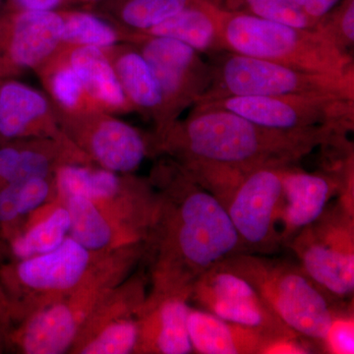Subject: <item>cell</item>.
<instances>
[{
	"label": "cell",
	"mask_w": 354,
	"mask_h": 354,
	"mask_svg": "<svg viewBox=\"0 0 354 354\" xmlns=\"http://www.w3.org/2000/svg\"><path fill=\"white\" fill-rule=\"evenodd\" d=\"M158 158L149 178L156 204L144 239L152 283L146 301L189 299L205 272L243 249L220 200L171 158Z\"/></svg>",
	"instance_id": "cell-1"
},
{
	"label": "cell",
	"mask_w": 354,
	"mask_h": 354,
	"mask_svg": "<svg viewBox=\"0 0 354 354\" xmlns=\"http://www.w3.org/2000/svg\"><path fill=\"white\" fill-rule=\"evenodd\" d=\"M337 131L348 130L272 129L227 109L195 104L187 118L152 133V157L171 158L225 205L247 174L295 165Z\"/></svg>",
	"instance_id": "cell-2"
},
{
	"label": "cell",
	"mask_w": 354,
	"mask_h": 354,
	"mask_svg": "<svg viewBox=\"0 0 354 354\" xmlns=\"http://www.w3.org/2000/svg\"><path fill=\"white\" fill-rule=\"evenodd\" d=\"M220 20L227 51L311 73L354 78L353 55L321 32L221 9Z\"/></svg>",
	"instance_id": "cell-3"
},
{
	"label": "cell",
	"mask_w": 354,
	"mask_h": 354,
	"mask_svg": "<svg viewBox=\"0 0 354 354\" xmlns=\"http://www.w3.org/2000/svg\"><path fill=\"white\" fill-rule=\"evenodd\" d=\"M221 263L250 283L281 322L299 337L324 342L342 314L299 265L252 253L235 254Z\"/></svg>",
	"instance_id": "cell-4"
},
{
	"label": "cell",
	"mask_w": 354,
	"mask_h": 354,
	"mask_svg": "<svg viewBox=\"0 0 354 354\" xmlns=\"http://www.w3.org/2000/svg\"><path fill=\"white\" fill-rule=\"evenodd\" d=\"M111 251L93 252L67 236L50 252L0 265V283L10 302L13 324L73 292L102 267Z\"/></svg>",
	"instance_id": "cell-5"
},
{
	"label": "cell",
	"mask_w": 354,
	"mask_h": 354,
	"mask_svg": "<svg viewBox=\"0 0 354 354\" xmlns=\"http://www.w3.org/2000/svg\"><path fill=\"white\" fill-rule=\"evenodd\" d=\"M211 57V83L197 104L248 95H341L354 99V78L351 77L311 73L227 50Z\"/></svg>",
	"instance_id": "cell-6"
},
{
	"label": "cell",
	"mask_w": 354,
	"mask_h": 354,
	"mask_svg": "<svg viewBox=\"0 0 354 354\" xmlns=\"http://www.w3.org/2000/svg\"><path fill=\"white\" fill-rule=\"evenodd\" d=\"M55 181L57 201L70 196L87 198L131 241L145 239L156 204L150 179L94 164H70L57 169Z\"/></svg>",
	"instance_id": "cell-7"
},
{
	"label": "cell",
	"mask_w": 354,
	"mask_h": 354,
	"mask_svg": "<svg viewBox=\"0 0 354 354\" xmlns=\"http://www.w3.org/2000/svg\"><path fill=\"white\" fill-rule=\"evenodd\" d=\"M122 281V272L118 268L102 266L67 297L16 321L9 335V351L23 354L70 353L91 312Z\"/></svg>",
	"instance_id": "cell-8"
},
{
	"label": "cell",
	"mask_w": 354,
	"mask_h": 354,
	"mask_svg": "<svg viewBox=\"0 0 354 354\" xmlns=\"http://www.w3.org/2000/svg\"><path fill=\"white\" fill-rule=\"evenodd\" d=\"M132 44L152 69L162 97V134L185 109L201 100L211 83V65L187 44L165 37L128 32Z\"/></svg>",
	"instance_id": "cell-9"
},
{
	"label": "cell",
	"mask_w": 354,
	"mask_h": 354,
	"mask_svg": "<svg viewBox=\"0 0 354 354\" xmlns=\"http://www.w3.org/2000/svg\"><path fill=\"white\" fill-rule=\"evenodd\" d=\"M353 225L351 212H324L293 237L300 267L333 300L353 297L354 290Z\"/></svg>",
	"instance_id": "cell-10"
},
{
	"label": "cell",
	"mask_w": 354,
	"mask_h": 354,
	"mask_svg": "<svg viewBox=\"0 0 354 354\" xmlns=\"http://www.w3.org/2000/svg\"><path fill=\"white\" fill-rule=\"evenodd\" d=\"M55 113L60 129L92 164L120 174H133L152 157V133L148 134L102 111Z\"/></svg>",
	"instance_id": "cell-11"
},
{
	"label": "cell",
	"mask_w": 354,
	"mask_h": 354,
	"mask_svg": "<svg viewBox=\"0 0 354 354\" xmlns=\"http://www.w3.org/2000/svg\"><path fill=\"white\" fill-rule=\"evenodd\" d=\"M197 104L227 109L272 129L293 131L334 127L353 130L354 99L341 95H248Z\"/></svg>",
	"instance_id": "cell-12"
},
{
	"label": "cell",
	"mask_w": 354,
	"mask_h": 354,
	"mask_svg": "<svg viewBox=\"0 0 354 354\" xmlns=\"http://www.w3.org/2000/svg\"><path fill=\"white\" fill-rule=\"evenodd\" d=\"M189 300L223 320L258 330L272 342L270 349L301 337L281 322L250 283L221 262L198 279Z\"/></svg>",
	"instance_id": "cell-13"
},
{
	"label": "cell",
	"mask_w": 354,
	"mask_h": 354,
	"mask_svg": "<svg viewBox=\"0 0 354 354\" xmlns=\"http://www.w3.org/2000/svg\"><path fill=\"white\" fill-rule=\"evenodd\" d=\"M283 167H264L250 172L225 203L241 239L242 253H270L281 241L277 223Z\"/></svg>",
	"instance_id": "cell-14"
},
{
	"label": "cell",
	"mask_w": 354,
	"mask_h": 354,
	"mask_svg": "<svg viewBox=\"0 0 354 354\" xmlns=\"http://www.w3.org/2000/svg\"><path fill=\"white\" fill-rule=\"evenodd\" d=\"M143 291L138 278L111 288L91 312L70 353H134L138 314L146 299Z\"/></svg>",
	"instance_id": "cell-15"
},
{
	"label": "cell",
	"mask_w": 354,
	"mask_h": 354,
	"mask_svg": "<svg viewBox=\"0 0 354 354\" xmlns=\"http://www.w3.org/2000/svg\"><path fill=\"white\" fill-rule=\"evenodd\" d=\"M59 11L0 9V79L32 71L62 46Z\"/></svg>",
	"instance_id": "cell-16"
},
{
	"label": "cell",
	"mask_w": 354,
	"mask_h": 354,
	"mask_svg": "<svg viewBox=\"0 0 354 354\" xmlns=\"http://www.w3.org/2000/svg\"><path fill=\"white\" fill-rule=\"evenodd\" d=\"M64 136L50 97L18 78L0 80V144Z\"/></svg>",
	"instance_id": "cell-17"
},
{
	"label": "cell",
	"mask_w": 354,
	"mask_h": 354,
	"mask_svg": "<svg viewBox=\"0 0 354 354\" xmlns=\"http://www.w3.org/2000/svg\"><path fill=\"white\" fill-rule=\"evenodd\" d=\"M92 164L66 136L0 144V189L9 184L53 176L62 165Z\"/></svg>",
	"instance_id": "cell-18"
},
{
	"label": "cell",
	"mask_w": 354,
	"mask_h": 354,
	"mask_svg": "<svg viewBox=\"0 0 354 354\" xmlns=\"http://www.w3.org/2000/svg\"><path fill=\"white\" fill-rule=\"evenodd\" d=\"M281 179L278 223L283 225L281 241H288L323 215L330 197L342 186L324 172L309 174L295 165L283 167Z\"/></svg>",
	"instance_id": "cell-19"
},
{
	"label": "cell",
	"mask_w": 354,
	"mask_h": 354,
	"mask_svg": "<svg viewBox=\"0 0 354 354\" xmlns=\"http://www.w3.org/2000/svg\"><path fill=\"white\" fill-rule=\"evenodd\" d=\"M189 299L167 297L144 302L138 314L139 335L134 353H194L187 328Z\"/></svg>",
	"instance_id": "cell-20"
},
{
	"label": "cell",
	"mask_w": 354,
	"mask_h": 354,
	"mask_svg": "<svg viewBox=\"0 0 354 354\" xmlns=\"http://www.w3.org/2000/svg\"><path fill=\"white\" fill-rule=\"evenodd\" d=\"M113 65L123 94L134 113L152 121L153 133L162 125V97L150 65L129 43L102 48Z\"/></svg>",
	"instance_id": "cell-21"
},
{
	"label": "cell",
	"mask_w": 354,
	"mask_h": 354,
	"mask_svg": "<svg viewBox=\"0 0 354 354\" xmlns=\"http://www.w3.org/2000/svg\"><path fill=\"white\" fill-rule=\"evenodd\" d=\"M187 328L196 353H268L272 346L258 330L228 322L206 310L190 308Z\"/></svg>",
	"instance_id": "cell-22"
},
{
	"label": "cell",
	"mask_w": 354,
	"mask_h": 354,
	"mask_svg": "<svg viewBox=\"0 0 354 354\" xmlns=\"http://www.w3.org/2000/svg\"><path fill=\"white\" fill-rule=\"evenodd\" d=\"M62 46L95 108L115 115L134 113L102 48Z\"/></svg>",
	"instance_id": "cell-23"
},
{
	"label": "cell",
	"mask_w": 354,
	"mask_h": 354,
	"mask_svg": "<svg viewBox=\"0 0 354 354\" xmlns=\"http://www.w3.org/2000/svg\"><path fill=\"white\" fill-rule=\"evenodd\" d=\"M221 9L209 0H194L176 15L144 32L181 41L209 57L225 51L221 34Z\"/></svg>",
	"instance_id": "cell-24"
},
{
	"label": "cell",
	"mask_w": 354,
	"mask_h": 354,
	"mask_svg": "<svg viewBox=\"0 0 354 354\" xmlns=\"http://www.w3.org/2000/svg\"><path fill=\"white\" fill-rule=\"evenodd\" d=\"M55 176L32 177L0 189V253L7 242L19 234L28 216L55 201Z\"/></svg>",
	"instance_id": "cell-25"
},
{
	"label": "cell",
	"mask_w": 354,
	"mask_h": 354,
	"mask_svg": "<svg viewBox=\"0 0 354 354\" xmlns=\"http://www.w3.org/2000/svg\"><path fill=\"white\" fill-rule=\"evenodd\" d=\"M57 202L64 205L68 211V236L88 250L106 252L120 247L137 243L116 227L87 198L70 196Z\"/></svg>",
	"instance_id": "cell-26"
},
{
	"label": "cell",
	"mask_w": 354,
	"mask_h": 354,
	"mask_svg": "<svg viewBox=\"0 0 354 354\" xmlns=\"http://www.w3.org/2000/svg\"><path fill=\"white\" fill-rule=\"evenodd\" d=\"M34 72L43 86L44 92L58 111L69 113L99 111L88 97L62 46Z\"/></svg>",
	"instance_id": "cell-27"
},
{
	"label": "cell",
	"mask_w": 354,
	"mask_h": 354,
	"mask_svg": "<svg viewBox=\"0 0 354 354\" xmlns=\"http://www.w3.org/2000/svg\"><path fill=\"white\" fill-rule=\"evenodd\" d=\"M70 218L64 205L55 201L53 209L34 225H25L2 249L8 260H22L50 252L68 236Z\"/></svg>",
	"instance_id": "cell-28"
},
{
	"label": "cell",
	"mask_w": 354,
	"mask_h": 354,
	"mask_svg": "<svg viewBox=\"0 0 354 354\" xmlns=\"http://www.w3.org/2000/svg\"><path fill=\"white\" fill-rule=\"evenodd\" d=\"M59 12L62 46L108 48L127 41L129 32L92 9L73 7Z\"/></svg>",
	"instance_id": "cell-29"
},
{
	"label": "cell",
	"mask_w": 354,
	"mask_h": 354,
	"mask_svg": "<svg viewBox=\"0 0 354 354\" xmlns=\"http://www.w3.org/2000/svg\"><path fill=\"white\" fill-rule=\"evenodd\" d=\"M194 0H106L92 10L128 32H144L176 15Z\"/></svg>",
	"instance_id": "cell-30"
},
{
	"label": "cell",
	"mask_w": 354,
	"mask_h": 354,
	"mask_svg": "<svg viewBox=\"0 0 354 354\" xmlns=\"http://www.w3.org/2000/svg\"><path fill=\"white\" fill-rule=\"evenodd\" d=\"M221 10L246 14L272 22L319 32V20L310 17L295 0H209Z\"/></svg>",
	"instance_id": "cell-31"
},
{
	"label": "cell",
	"mask_w": 354,
	"mask_h": 354,
	"mask_svg": "<svg viewBox=\"0 0 354 354\" xmlns=\"http://www.w3.org/2000/svg\"><path fill=\"white\" fill-rule=\"evenodd\" d=\"M319 23V32L339 50L351 55L354 46V0H341Z\"/></svg>",
	"instance_id": "cell-32"
},
{
	"label": "cell",
	"mask_w": 354,
	"mask_h": 354,
	"mask_svg": "<svg viewBox=\"0 0 354 354\" xmlns=\"http://www.w3.org/2000/svg\"><path fill=\"white\" fill-rule=\"evenodd\" d=\"M353 317L339 314L330 326L323 344L332 353H354Z\"/></svg>",
	"instance_id": "cell-33"
},
{
	"label": "cell",
	"mask_w": 354,
	"mask_h": 354,
	"mask_svg": "<svg viewBox=\"0 0 354 354\" xmlns=\"http://www.w3.org/2000/svg\"><path fill=\"white\" fill-rule=\"evenodd\" d=\"M3 6L29 11H60L79 7L77 0H4Z\"/></svg>",
	"instance_id": "cell-34"
},
{
	"label": "cell",
	"mask_w": 354,
	"mask_h": 354,
	"mask_svg": "<svg viewBox=\"0 0 354 354\" xmlns=\"http://www.w3.org/2000/svg\"><path fill=\"white\" fill-rule=\"evenodd\" d=\"M12 327L10 302L0 283V354L9 351V335Z\"/></svg>",
	"instance_id": "cell-35"
},
{
	"label": "cell",
	"mask_w": 354,
	"mask_h": 354,
	"mask_svg": "<svg viewBox=\"0 0 354 354\" xmlns=\"http://www.w3.org/2000/svg\"><path fill=\"white\" fill-rule=\"evenodd\" d=\"M310 17L320 20L341 0H295Z\"/></svg>",
	"instance_id": "cell-36"
},
{
	"label": "cell",
	"mask_w": 354,
	"mask_h": 354,
	"mask_svg": "<svg viewBox=\"0 0 354 354\" xmlns=\"http://www.w3.org/2000/svg\"><path fill=\"white\" fill-rule=\"evenodd\" d=\"M104 1H106V0H77L79 7L88 9H92L93 7L99 6Z\"/></svg>",
	"instance_id": "cell-37"
},
{
	"label": "cell",
	"mask_w": 354,
	"mask_h": 354,
	"mask_svg": "<svg viewBox=\"0 0 354 354\" xmlns=\"http://www.w3.org/2000/svg\"><path fill=\"white\" fill-rule=\"evenodd\" d=\"M4 4V0H0V9L2 8V6H3Z\"/></svg>",
	"instance_id": "cell-38"
},
{
	"label": "cell",
	"mask_w": 354,
	"mask_h": 354,
	"mask_svg": "<svg viewBox=\"0 0 354 354\" xmlns=\"http://www.w3.org/2000/svg\"><path fill=\"white\" fill-rule=\"evenodd\" d=\"M0 80H1V79H0Z\"/></svg>",
	"instance_id": "cell-39"
}]
</instances>
